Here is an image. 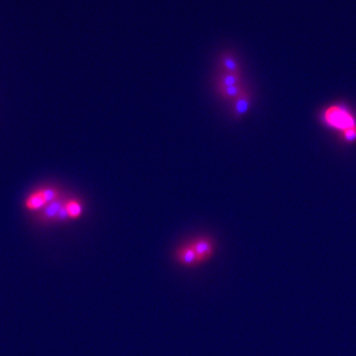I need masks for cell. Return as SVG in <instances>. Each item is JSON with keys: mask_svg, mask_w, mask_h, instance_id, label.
I'll return each instance as SVG.
<instances>
[{"mask_svg": "<svg viewBox=\"0 0 356 356\" xmlns=\"http://www.w3.org/2000/svg\"><path fill=\"white\" fill-rule=\"evenodd\" d=\"M219 72L242 74L241 66L236 56L230 51H224L220 54L218 58Z\"/></svg>", "mask_w": 356, "mask_h": 356, "instance_id": "cell-5", "label": "cell"}, {"mask_svg": "<svg viewBox=\"0 0 356 356\" xmlns=\"http://www.w3.org/2000/svg\"><path fill=\"white\" fill-rule=\"evenodd\" d=\"M323 122L330 128L335 129L339 133H343L351 128L356 127V118L342 105H331L322 114Z\"/></svg>", "mask_w": 356, "mask_h": 356, "instance_id": "cell-1", "label": "cell"}, {"mask_svg": "<svg viewBox=\"0 0 356 356\" xmlns=\"http://www.w3.org/2000/svg\"><path fill=\"white\" fill-rule=\"evenodd\" d=\"M59 199V193L55 188H44L33 192L25 201V206L31 211L41 209Z\"/></svg>", "mask_w": 356, "mask_h": 356, "instance_id": "cell-2", "label": "cell"}, {"mask_svg": "<svg viewBox=\"0 0 356 356\" xmlns=\"http://www.w3.org/2000/svg\"><path fill=\"white\" fill-rule=\"evenodd\" d=\"M190 244L195 251L199 265L208 262L215 253V244L212 238L207 236H199L191 240Z\"/></svg>", "mask_w": 356, "mask_h": 356, "instance_id": "cell-3", "label": "cell"}, {"mask_svg": "<svg viewBox=\"0 0 356 356\" xmlns=\"http://www.w3.org/2000/svg\"><path fill=\"white\" fill-rule=\"evenodd\" d=\"M241 83H243L242 74L219 72L217 78H216V87L233 86V85H238Z\"/></svg>", "mask_w": 356, "mask_h": 356, "instance_id": "cell-7", "label": "cell"}, {"mask_svg": "<svg viewBox=\"0 0 356 356\" xmlns=\"http://www.w3.org/2000/svg\"><path fill=\"white\" fill-rule=\"evenodd\" d=\"M175 261L184 267H196L199 265L197 255L190 243L182 244L176 249Z\"/></svg>", "mask_w": 356, "mask_h": 356, "instance_id": "cell-4", "label": "cell"}, {"mask_svg": "<svg viewBox=\"0 0 356 356\" xmlns=\"http://www.w3.org/2000/svg\"><path fill=\"white\" fill-rule=\"evenodd\" d=\"M246 86L244 85V83H241L238 85H233V86H225V87H217V91L219 93V95L222 97L223 99L225 100H231L234 101L236 98H238V96L241 95V93L244 90Z\"/></svg>", "mask_w": 356, "mask_h": 356, "instance_id": "cell-8", "label": "cell"}, {"mask_svg": "<svg viewBox=\"0 0 356 356\" xmlns=\"http://www.w3.org/2000/svg\"><path fill=\"white\" fill-rule=\"evenodd\" d=\"M64 208L68 213L69 218L77 219L82 215L83 204L77 199H70L64 202Z\"/></svg>", "mask_w": 356, "mask_h": 356, "instance_id": "cell-9", "label": "cell"}, {"mask_svg": "<svg viewBox=\"0 0 356 356\" xmlns=\"http://www.w3.org/2000/svg\"><path fill=\"white\" fill-rule=\"evenodd\" d=\"M250 103H251V92L247 87H245L244 90L241 93V95L238 96V98H236L233 101V108H232L233 116L236 119H240L243 116H244L249 109Z\"/></svg>", "mask_w": 356, "mask_h": 356, "instance_id": "cell-6", "label": "cell"}]
</instances>
